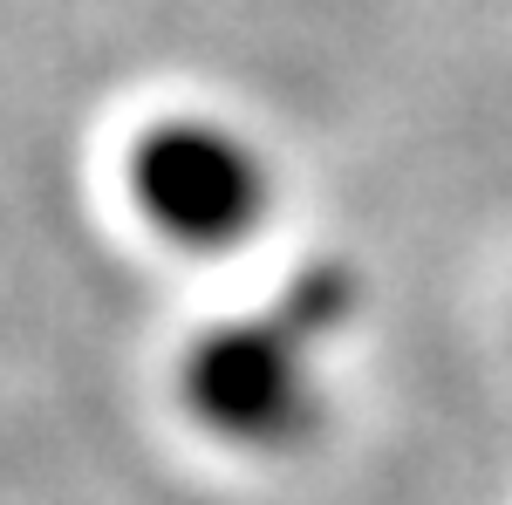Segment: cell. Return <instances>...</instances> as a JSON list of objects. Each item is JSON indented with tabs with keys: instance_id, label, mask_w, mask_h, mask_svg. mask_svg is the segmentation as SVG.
Listing matches in <instances>:
<instances>
[{
	"instance_id": "obj_1",
	"label": "cell",
	"mask_w": 512,
	"mask_h": 505,
	"mask_svg": "<svg viewBox=\"0 0 512 505\" xmlns=\"http://www.w3.org/2000/svg\"><path fill=\"white\" fill-rule=\"evenodd\" d=\"M192 403L233 437H280V424L301 417V389L260 335L205 349V362L192 369Z\"/></svg>"
}]
</instances>
